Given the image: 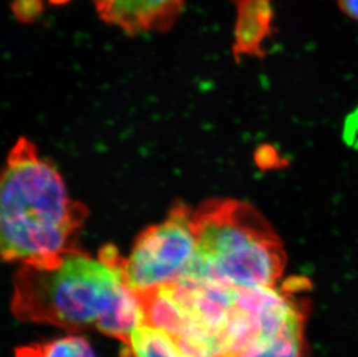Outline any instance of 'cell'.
<instances>
[{
	"mask_svg": "<svg viewBox=\"0 0 358 357\" xmlns=\"http://www.w3.org/2000/svg\"><path fill=\"white\" fill-rule=\"evenodd\" d=\"M122 259L106 246L96 259L77 248L52 266L20 265L13 276L12 312L26 323L96 328L127 346L143 314L138 297L123 282Z\"/></svg>",
	"mask_w": 358,
	"mask_h": 357,
	"instance_id": "cell-1",
	"label": "cell"
},
{
	"mask_svg": "<svg viewBox=\"0 0 358 357\" xmlns=\"http://www.w3.org/2000/svg\"><path fill=\"white\" fill-rule=\"evenodd\" d=\"M87 208L69 195L54 164L21 137L0 186V248L7 262L52 266L78 248Z\"/></svg>",
	"mask_w": 358,
	"mask_h": 357,
	"instance_id": "cell-2",
	"label": "cell"
},
{
	"mask_svg": "<svg viewBox=\"0 0 358 357\" xmlns=\"http://www.w3.org/2000/svg\"><path fill=\"white\" fill-rule=\"evenodd\" d=\"M196 262L190 280L246 289L280 284L287 252L271 223L250 203L206 200L194 210Z\"/></svg>",
	"mask_w": 358,
	"mask_h": 357,
	"instance_id": "cell-3",
	"label": "cell"
},
{
	"mask_svg": "<svg viewBox=\"0 0 358 357\" xmlns=\"http://www.w3.org/2000/svg\"><path fill=\"white\" fill-rule=\"evenodd\" d=\"M193 213L178 202L162 222L141 232L128 258L122 259V276L129 289L141 293L192 276L196 262Z\"/></svg>",
	"mask_w": 358,
	"mask_h": 357,
	"instance_id": "cell-4",
	"label": "cell"
},
{
	"mask_svg": "<svg viewBox=\"0 0 358 357\" xmlns=\"http://www.w3.org/2000/svg\"><path fill=\"white\" fill-rule=\"evenodd\" d=\"M106 24L121 28L129 36L169 31L182 12L186 0H93Z\"/></svg>",
	"mask_w": 358,
	"mask_h": 357,
	"instance_id": "cell-5",
	"label": "cell"
},
{
	"mask_svg": "<svg viewBox=\"0 0 358 357\" xmlns=\"http://www.w3.org/2000/svg\"><path fill=\"white\" fill-rule=\"evenodd\" d=\"M237 6L234 27V58L264 57V41L273 31V0H234Z\"/></svg>",
	"mask_w": 358,
	"mask_h": 357,
	"instance_id": "cell-6",
	"label": "cell"
},
{
	"mask_svg": "<svg viewBox=\"0 0 358 357\" xmlns=\"http://www.w3.org/2000/svg\"><path fill=\"white\" fill-rule=\"evenodd\" d=\"M127 347L131 357H192L185 354L165 332L148 325L134 330Z\"/></svg>",
	"mask_w": 358,
	"mask_h": 357,
	"instance_id": "cell-7",
	"label": "cell"
},
{
	"mask_svg": "<svg viewBox=\"0 0 358 357\" xmlns=\"http://www.w3.org/2000/svg\"><path fill=\"white\" fill-rule=\"evenodd\" d=\"M234 357H304L303 327L278 334Z\"/></svg>",
	"mask_w": 358,
	"mask_h": 357,
	"instance_id": "cell-8",
	"label": "cell"
},
{
	"mask_svg": "<svg viewBox=\"0 0 358 357\" xmlns=\"http://www.w3.org/2000/svg\"><path fill=\"white\" fill-rule=\"evenodd\" d=\"M15 357H95V355L91 344L84 337H68L17 348Z\"/></svg>",
	"mask_w": 358,
	"mask_h": 357,
	"instance_id": "cell-9",
	"label": "cell"
},
{
	"mask_svg": "<svg viewBox=\"0 0 358 357\" xmlns=\"http://www.w3.org/2000/svg\"><path fill=\"white\" fill-rule=\"evenodd\" d=\"M42 0H12L10 10L17 21L22 24H33L43 13Z\"/></svg>",
	"mask_w": 358,
	"mask_h": 357,
	"instance_id": "cell-10",
	"label": "cell"
},
{
	"mask_svg": "<svg viewBox=\"0 0 358 357\" xmlns=\"http://www.w3.org/2000/svg\"><path fill=\"white\" fill-rule=\"evenodd\" d=\"M338 5L347 15L358 21V0H338Z\"/></svg>",
	"mask_w": 358,
	"mask_h": 357,
	"instance_id": "cell-11",
	"label": "cell"
},
{
	"mask_svg": "<svg viewBox=\"0 0 358 357\" xmlns=\"http://www.w3.org/2000/svg\"><path fill=\"white\" fill-rule=\"evenodd\" d=\"M69 1H71V0H49L51 5H64V4H68Z\"/></svg>",
	"mask_w": 358,
	"mask_h": 357,
	"instance_id": "cell-12",
	"label": "cell"
}]
</instances>
